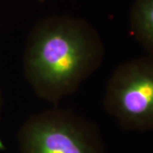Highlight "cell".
Wrapping results in <instances>:
<instances>
[{
	"label": "cell",
	"mask_w": 153,
	"mask_h": 153,
	"mask_svg": "<svg viewBox=\"0 0 153 153\" xmlns=\"http://www.w3.org/2000/svg\"><path fill=\"white\" fill-rule=\"evenodd\" d=\"M105 46L86 20L67 15L40 19L29 32L22 70L38 98L56 105L101 66Z\"/></svg>",
	"instance_id": "cell-1"
},
{
	"label": "cell",
	"mask_w": 153,
	"mask_h": 153,
	"mask_svg": "<svg viewBox=\"0 0 153 153\" xmlns=\"http://www.w3.org/2000/svg\"><path fill=\"white\" fill-rule=\"evenodd\" d=\"M19 153H105L98 127L70 110L28 117L17 133Z\"/></svg>",
	"instance_id": "cell-2"
},
{
	"label": "cell",
	"mask_w": 153,
	"mask_h": 153,
	"mask_svg": "<svg viewBox=\"0 0 153 153\" xmlns=\"http://www.w3.org/2000/svg\"><path fill=\"white\" fill-rule=\"evenodd\" d=\"M103 105L123 129L153 131V57L146 55L117 66L106 84Z\"/></svg>",
	"instance_id": "cell-3"
},
{
	"label": "cell",
	"mask_w": 153,
	"mask_h": 153,
	"mask_svg": "<svg viewBox=\"0 0 153 153\" xmlns=\"http://www.w3.org/2000/svg\"><path fill=\"white\" fill-rule=\"evenodd\" d=\"M132 36L153 57V0H134L129 14Z\"/></svg>",
	"instance_id": "cell-4"
},
{
	"label": "cell",
	"mask_w": 153,
	"mask_h": 153,
	"mask_svg": "<svg viewBox=\"0 0 153 153\" xmlns=\"http://www.w3.org/2000/svg\"><path fill=\"white\" fill-rule=\"evenodd\" d=\"M3 109H4V95H3L2 89L0 88V123H1V119H2Z\"/></svg>",
	"instance_id": "cell-5"
},
{
	"label": "cell",
	"mask_w": 153,
	"mask_h": 153,
	"mask_svg": "<svg viewBox=\"0 0 153 153\" xmlns=\"http://www.w3.org/2000/svg\"><path fill=\"white\" fill-rule=\"evenodd\" d=\"M38 2H40V3H44V2H45V1H46V0H38Z\"/></svg>",
	"instance_id": "cell-6"
}]
</instances>
